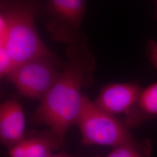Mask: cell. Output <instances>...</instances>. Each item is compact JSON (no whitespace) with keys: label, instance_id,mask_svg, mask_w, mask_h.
I'll use <instances>...</instances> for the list:
<instances>
[{"label":"cell","instance_id":"8992f818","mask_svg":"<svg viewBox=\"0 0 157 157\" xmlns=\"http://www.w3.org/2000/svg\"><path fill=\"white\" fill-rule=\"evenodd\" d=\"M143 88L137 82L109 83L101 87L93 101L101 110L116 116L134 105Z\"/></svg>","mask_w":157,"mask_h":157},{"label":"cell","instance_id":"5b68a950","mask_svg":"<svg viewBox=\"0 0 157 157\" xmlns=\"http://www.w3.org/2000/svg\"><path fill=\"white\" fill-rule=\"evenodd\" d=\"M43 7L48 16L45 28L52 40L69 45L84 35L81 27L86 13L84 1L50 0Z\"/></svg>","mask_w":157,"mask_h":157},{"label":"cell","instance_id":"5bb4252c","mask_svg":"<svg viewBox=\"0 0 157 157\" xmlns=\"http://www.w3.org/2000/svg\"><path fill=\"white\" fill-rule=\"evenodd\" d=\"M100 157L98 155H91V156H84V157Z\"/></svg>","mask_w":157,"mask_h":157},{"label":"cell","instance_id":"7a4b0ae2","mask_svg":"<svg viewBox=\"0 0 157 157\" xmlns=\"http://www.w3.org/2000/svg\"><path fill=\"white\" fill-rule=\"evenodd\" d=\"M41 3L33 1H1L0 12L9 29L6 46L16 67L41 56L56 57L43 43L35 25Z\"/></svg>","mask_w":157,"mask_h":157},{"label":"cell","instance_id":"8fae6325","mask_svg":"<svg viewBox=\"0 0 157 157\" xmlns=\"http://www.w3.org/2000/svg\"><path fill=\"white\" fill-rule=\"evenodd\" d=\"M105 157H143L134 149L128 147H119L113 149Z\"/></svg>","mask_w":157,"mask_h":157},{"label":"cell","instance_id":"3957f363","mask_svg":"<svg viewBox=\"0 0 157 157\" xmlns=\"http://www.w3.org/2000/svg\"><path fill=\"white\" fill-rule=\"evenodd\" d=\"M85 146H111L113 148L128 147L138 152L143 157H150L151 142L139 140L132 135L126 126L116 116L101 110L84 95L83 105L76 124Z\"/></svg>","mask_w":157,"mask_h":157},{"label":"cell","instance_id":"7c38bea8","mask_svg":"<svg viewBox=\"0 0 157 157\" xmlns=\"http://www.w3.org/2000/svg\"><path fill=\"white\" fill-rule=\"evenodd\" d=\"M147 54L153 67L157 71V42L150 40L147 44Z\"/></svg>","mask_w":157,"mask_h":157},{"label":"cell","instance_id":"277c9868","mask_svg":"<svg viewBox=\"0 0 157 157\" xmlns=\"http://www.w3.org/2000/svg\"><path fill=\"white\" fill-rule=\"evenodd\" d=\"M65 64L58 57L39 56L15 67L6 78L21 95L41 101L59 78L60 67Z\"/></svg>","mask_w":157,"mask_h":157},{"label":"cell","instance_id":"30bf717a","mask_svg":"<svg viewBox=\"0 0 157 157\" xmlns=\"http://www.w3.org/2000/svg\"><path fill=\"white\" fill-rule=\"evenodd\" d=\"M16 67L6 46L0 45V77L6 78Z\"/></svg>","mask_w":157,"mask_h":157},{"label":"cell","instance_id":"52a82bcc","mask_svg":"<svg viewBox=\"0 0 157 157\" xmlns=\"http://www.w3.org/2000/svg\"><path fill=\"white\" fill-rule=\"evenodd\" d=\"M63 140L50 129L26 133L22 140L8 148L10 157H49L62 146Z\"/></svg>","mask_w":157,"mask_h":157},{"label":"cell","instance_id":"6da1fadb","mask_svg":"<svg viewBox=\"0 0 157 157\" xmlns=\"http://www.w3.org/2000/svg\"><path fill=\"white\" fill-rule=\"evenodd\" d=\"M87 41L84 34L68 45L67 63L30 119L31 124L47 126L63 139L67 129L78 121L84 100L82 91L94 83L97 61Z\"/></svg>","mask_w":157,"mask_h":157},{"label":"cell","instance_id":"9c48e42d","mask_svg":"<svg viewBox=\"0 0 157 157\" xmlns=\"http://www.w3.org/2000/svg\"><path fill=\"white\" fill-rule=\"evenodd\" d=\"M124 114V124L129 130L157 118V80L143 89L134 105Z\"/></svg>","mask_w":157,"mask_h":157},{"label":"cell","instance_id":"4fadbf2b","mask_svg":"<svg viewBox=\"0 0 157 157\" xmlns=\"http://www.w3.org/2000/svg\"><path fill=\"white\" fill-rule=\"evenodd\" d=\"M49 157H72L67 152L65 151H61L57 154H53Z\"/></svg>","mask_w":157,"mask_h":157},{"label":"cell","instance_id":"ba28073f","mask_svg":"<svg viewBox=\"0 0 157 157\" xmlns=\"http://www.w3.org/2000/svg\"><path fill=\"white\" fill-rule=\"evenodd\" d=\"M26 119L22 107L16 99H8L0 105V140L10 148L26 135Z\"/></svg>","mask_w":157,"mask_h":157}]
</instances>
